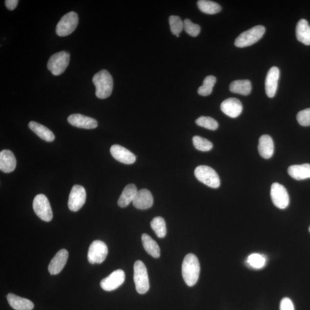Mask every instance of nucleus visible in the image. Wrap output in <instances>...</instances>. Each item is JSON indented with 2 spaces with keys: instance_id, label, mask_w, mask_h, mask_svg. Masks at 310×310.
Here are the masks:
<instances>
[{
  "instance_id": "obj_1",
  "label": "nucleus",
  "mask_w": 310,
  "mask_h": 310,
  "mask_svg": "<svg viewBox=\"0 0 310 310\" xmlns=\"http://www.w3.org/2000/svg\"><path fill=\"white\" fill-rule=\"evenodd\" d=\"M182 272L188 286H193L197 283L200 277V264L195 254L189 253L185 256L182 263Z\"/></svg>"
},
{
  "instance_id": "obj_2",
  "label": "nucleus",
  "mask_w": 310,
  "mask_h": 310,
  "mask_svg": "<svg viewBox=\"0 0 310 310\" xmlns=\"http://www.w3.org/2000/svg\"><path fill=\"white\" fill-rule=\"evenodd\" d=\"M93 83L96 86V95L99 99H105L112 94L113 78L107 70H101L94 75Z\"/></svg>"
},
{
  "instance_id": "obj_3",
  "label": "nucleus",
  "mask_w": 310,
  "mask_h": 310,
  "mask_svg": "<svg viewBox=\"0 0 310 310\" xmlns=\"http://www.w3.org/2000/svg\"><path fill=\"white\" fill-rule=\"evenodd\" d=\"M266 28L263 25H257L247 31L243 32L235 41L236 47L244 48L256 43L263 37Z\"/></svg>"
},
{
  "instance_id": "obj_4",
  "label": "nucleus",
  "mask_w": 310,
  "mask_h": 310,
  "mask_svg": "<svg viewBox=\"0 0 310 310\" xmlns=\"http://www.w3.org/2000/svg\"><path fill=\"white\" fill-rule=\"evenodd\" d=\"M134 282L137 292L145 294L149 289V282L147 269L142 261H136L134 264Z\"/></svg>"
},
{
  "instance_id": "obj_5",
  "label": "nucleus",
  "mask_w": 310,
  "mask_h": 310,
  "mask_svg": "<svg viewBox=\"0 0 310 310\" xmlns=\"http://www.w3.org/2000/svg\"><path fill=\"white\" fill-rule=\"evenodd\" d=\"M195 177L198 180L208 187L217 188L221 182L219 176L214 169L207 165H200L194 171Z\"/></svg>"
},
{
  "instance_id": "obj_6",
  "label": "nucleus",
  "mask_w": 310,
  "mask_h": 310,
  "mask_svg": "<svg viewBox=\"0 0 310 310\" xmlns=\"http://www.w3.org/2000/svg\"><path fill=\"white\" fill-rule=\"evenodd\" d=\"M70 60V55L67 52L61 51L55 54L48 60V69L54 76H60L66 70L69 64Z\"/></svg>"
},
{
  "instance_id": "obj_7",
  "label": "nucleus",
  "mask_w": 310,
  "mask_h": 310,
  "mask_svg": "<svg viewBox=\"0 0 310 310\" xmlns=\"http://www.w3.org/2000/svg\"><path fill=\"white\" fill-rule=\"evenodd\" d=\"M78 21V16L76 12L67 13L62 18L57 25V35L63 37L73 33L77 27Z\"/></svg>"
},
{
  "instance_id": "obj_8",
  "label": "nucleus",
  "mask_w": 310,
  "mask_h": 310,
  "mask_svg": "<svg viewBox=\"0 0 310 310\" xmlns=\"http://www.w3.org/2000/svg\"><path fill=\"white\" fill-rule=\"evenodd\" d=\"M33 208L35 214L41 220L50 222L53 219V211L46 196L43 194L36 196L33 202Z\"/></svg>"
},
{
  "instance_id": "obj_9",
  "label": "nucleus",
  "mask_w": 310,
  "mask_h": 310,
  "mask_svg": "<svg viewBox=\"0 0 310 310\" xmlns=\"http://www.w3.org/2000/svg\"><path fill=\"white\" fill-rule=\"evenodd\" d=\"M108 254L106 245L100 240L94 241L91 244L87 253V259L91 264H101L105 260Z\"/></svg>"
},
{
  "instance_id": "obj_10",
  "label": "nucleus",
  "mask_w": 310,
  "mask_h": 310,
  "mask_svg": "<svg viewBox=\"0 0 310 310\" xmlns=\"http://www.w3.org/2000/svg\"><path fill=\"white\" fill-rule=\"evenodd\" d=\"M273 204L280 209H285L289 204V197L286 188L278 183H274L270 188Z\"/></svg>"
},
{
  "instance_id": "obj_11",
  "label": "nucleus",
  "mask_w": 310,
  "mask_h": 310,
  "mask_svg": "<svg viewBox=\"0 0 310 310\" xmlns=\"http://www.w3.org/2000/svg\"><path fill=\"white\" fill-rule=\"evenodd\" d=\"M86 199L85 189L80 185H74L68 198V208L72 211H78L85 204Z\"/></svg>"
},
{
  "instance_id": "obj_12",
  "label": "nucleus",
  "mask_w": 310,
  "mask_h": 310,
  "mask_svg": "<svg viewBox=\"0 0 310 310\" xmlns=\"http://www.w3.org/2000/svg\"><path fill=\"white\" fill-rule=\"evenodd\" d=\"M125 279V274L124 270L117 269L101 280L100 286L105 291H112L122 286Z\"/></svg>"
},
{
  "instance_id": "obj_13",
  "label": "nucleus",
  "mask_w": 310,
  "mask_h": 310,
  "mask_svg": "<svg viewBox=\"0 0 310 310\" xmlns=\"http://www.w3.org/2000/svg\"><path fill=\"white\" fill-rule=\"evenodd\" d=\"M113 157L123 164L132 165L136 162V156L124 146L113 145L110 150Z\"/></svg>"
},
{
  "instance_id": "obj_14",
  "label": "nucleus",
  "mask_w": 310,
  "mask_h": 310,
  "mask_svg": "<svg viewBox=\"0 0 310 310\" xmlns=\"http://www.w3.org/2000/svg\"><path fill=\"white\" fill-rule=\"evenodd\" d=\"M68 257V252L66 249L58 251L48 265V271L51 275H58L62 271L67 263Z\"/></svg>"
},
{
  "instance_id": "obj_15",
  "label": "nucleus",
  "mask_w": 310,
  "mask_h": 310,
  "mask_svg": "<svg viewBox=\"0 0 310 310\" xmlns=\"http://www.w3.org/2000/svg\"><path fill=\"white\" fill-rule=\"evenodd\" d=\"M221 109L225 115L231 118H236L242 113L243 105L239 100L230 98L222 103Z\"/></svg>"
},
{
  "instance_id": "obj_16",
  "label": "nucleus",
  "mask_w": 310,
  "mask_h": 310,
  "mask_svg": "<svg viewBox=\"0 0 310 310\" xmlns=\"http://www.w3.org/2000/svg\"><path fill=\"white\" fill-rule=\"evenodd\" d=\"M67 121L71 125L77 128L91 129L96 128L98 126L96 120L81 114H73L68 116Z\"/></svg>"
},
{
  "instance_id": "obj_17",
  "label": "nucleus",
  "mask_w": 310,
  "mask_h": 310,
  "mask_svg": "<svg viewBox=\"0 0 310 310\" xmlns=\"http://www.w3.org/2000/svg\"><path fill=\"white\" fill-rule=\"evenodd\" d=\"M279 78V68L275 66L270 68L268 72L266 79V92L268 97L273 98L275 96Z\"/></svg>"
},
{
  "instance_id": "obj_18",
  "label": "nucleus",
  "mask_w": 310,
  "mask_h": 310,
  "mask_svg": "<svg viewBox=\"0 0 310 310\" xmlns=\"http://www.w3.org/2000/svg\"><path fill=\"white\" fill-rule=\"evenodd\" d=\"M153 204V198L151 192L146 189L138 191L133 201V205L140 210H146L151 207Z\"/></svg>"
},
{
  "instance_id": "obj_19",
  "label": "nucleus",
  "mask_w": 310,
  "mask_h": 310,
  "mask_svg": "<svg viewBox=\"0 0 310 310\" xmlns=\"http://www.w3.org/2000/svg\"><path fill=\"white\" fill-rule=\"evenodd\" d=\"M16 167V159L12 151L5 149L0 152V169L5 173L14 171Z\"/></svg>"
},
{
  "instance_id": "obj_20",
  "label": "nucleus",
  "mask_w": 310,
  "mask_h": 310,
  "mask_svg": "<svg viewBox=\"0 0 310 310\" xmlns=\"http://www.w3.org/2000/svg\"><path fill=\"white\" fill-rule=\"evenodd\" d=\"M258 149L260 156L264 159L271 158L274 153V144L271 137L267 135L261 136Z\"/></svg>"
},
{
  "instance_id": "obj_21",
  "label": "nucleus",
  "mask_w": 310,
  "mask_h": 310,
  "mask_svg": "<svg viewBox=\"0 0 310 310\" xmlns=\"http://www.w3.org/2000/svg\"><path fill=\"white\" fill-rule=\"evenodd\" d=\"M7 300L9 305L16 310H32L34 308V303L30 300L21 298L12 293H8Z\"/></svg>"
},
{
  "instance_id": "obj_22",
  "label": "nucleus",
  "mask_w": 310,
  "mask_h": 310,
  "mask_svg": "<svg viewBox=\"0 0 310 310\" xmlns=\"http://www.w3.org/2000/svg\"><path fill=\"white\" fill-rule=\"evenodd\" d=\"M297 40L307 45H310V26L305 19L300 20L296 28Z\"/></svg>"
},
{
  "instance_id": "obj_23",
  "label": "nucleus",
  "mask_w": 310,
  "mask_h": 310,
  "mask_svg": "<svg viewBox=\"0 0 310 310\" xmlns=\"http://www.w3.org/2000/svg\"><path fill=\"white\" fill-rule=\"evenodd\" d=\"M289 174L297 181L310 178V164L293 165L288 169Z\"/></svg>"
},
{
  "instance_id": "obj_24",
  "label": "nucleus",
  "mask_w": 310,
  "mask_h": 310,
  "mask_svg": "<svg viewBox=\"0 0 310 310\" xmlns=\"http://www.w3.org/2000/svg\"><path fill=\"white\" fill-rule=\"evenodd\" d=\"M29 128L39 138L45 142H52L55 140V135L53 132L41 124L35 122H31L28 124Z\"/></svg>"
},
{
  "instance_id": "obj_25",
  "label": "nucleus",
  "mask_w": 310,
  "mask_h": 310,
  "mask_svg": "<svg viewBox=\"0 0 310 310\" xmlns=\"http://www.w3.org/2000/svg\"><path fill=\"white\" fill-rule=\"evenodd\" d=\"M137 192L136 186L134 184L127 185L122 192L118 200V205L120 207H126L133 201Z\"/></svg>"
},
{
  "instance_id": "obj_26",
  "label": "nucleus",
  "mask_w": 310,
  "mask_h": 310,
  "mask_svg": "<svg viewBox=\"0 0 310 310\" xmlns=\"http://www.w3.org/2000/svg\"><path fill=\"white\" fill-rule=\"evenodd\" d=\"M229 88L231 92L248 96L252 91V83L249 80H237L231 83Z\"/></svg>"
},
{
  "instance_id": "obj_27",
  "label": "nucleus",
  "mask_w": 310,
  "mask_h": 310,
  "mask_svg": "<svg viewBox=\"0 0 310 310\" xmlns=\"http://www.w3.org/2000/svg\"><path fill=\"white\" fill-rule=\"evenodd\" d=\"M142 240L144 248L150 255L155 258H159L161 256V250L158 244L149 235L143 234Z\"/></svg>"
},
{
  "instance_id": "obj_28",
  "label": "nucleus",
  "mask_w": 310,
  "mask_h": 310,
  "mask_svg": "<svg viewBox=\"0 0 310 310\" xmlns=\"http://www.w3.org/2000/svg\"><path fill=\"white\" fill-rule=\"evenodd\" d=\"M197 5L200 11L206 14H216L221 11V7L219 4L208 0H200L197 2Z\"/></svg>"
},
{
  "instance_id": "obj_29",
  "label": "nucleus",
  "mask_w": 310,
  "mask_h": 310,
  "mask_svg": "<svg viewBox=\"0 0 310 310\" xmlns=\"http://www.w3.org/2000/svg\"><path fill=\"white\" fill-rule=\"evenodd\" d=\"M151 227L159 238H164L167 233L165 222L162 217H157L153 218L151 223Z\"/></svg>"
},
{
  "instance_id": "obj_30",
  "label": "nucleus",
  "mask_w": 310,
  "mask_h": 310,
  "mask_svg": "<svg viewBox=\"0 0 310 310\" xmlns=\"http://www.w3.org/2000/svg\"><path fill=\"white\" fill-rule=\"evenodd\" d=\"M216 78L208 76L205 78L203 84L198 90V93L202 96H209L213 91L214 84L216 83Z\"/></svg>"
},
{
  "instance_id": "obj_31",
  "label": "nucleus",
  "mask_w": 310,
  "mask_h": 310,
  "mask_svg": "<svg viewBox=\"0 0 310 310\" xmlns=\"http://www.w3.org/2000/svg\"><path fill=\"white\" fill-rule=\"evenodd\" d=\"M266 258L262 254L253 253L248 256L247 263L254 269H261L265 266Z\"/></svg>"
},
{
  "instance_id": "obj_32",
  "label": "nucleus",
  "mask_w": 310,
  "mask_h": 310,
  "mask_svg": "<svg viewBox=\"0 0 310 310\" xmlns=\"http://www.w3.org/2000/svg\"><path fill=\"white\" fill-rule=\"evenodd\" d=\"M192 142L195 148L199 151L202 152L209 151L213 148V144L209 140L202 138V137L195 136L192 138Z\"/></svg>"
},
{
  "instance_id": "obj_33",
  "label": "nucleus",
  "mask_w": 310,
  "mask_h": 310,
  "mask_svg": "<svg viewBox=\"0 0 310 310\" xmlns=\"http://www.w3.org/2000/svg\"><path fill=\"white\" fill-rule=\"evenodd\" d=\"M169 23L173 35H178L184 29V21L177 16H171L169 18Z\"/></svg>"
},
{
  "instance_id": "obj_34",
  "label": "nucleus",
  "mask_w": 310,
  "mask_h": 310,
  "mask_svg": "<svg viewBox=\"0 0 310 310\" xmlns=\"http://www.w3.org/2000/svg\"><path fill=\"white\" fill-rule=\"evenodd\" d=\"M195 123L199 126L211 130H217L218 128L217 121L210 117L201 116L196 120Z\"/></svg>"
},
{
  "instance_id": "obj_35",
  "label": "nucleus",
  "mask_w": 310,
  "mask_h": 310,
  "mask_svg": "<svg viewBox=\"0 0 310 310\" xmlns=\"http://www.w3.org/2000/svg\"><path fill=\"white\" fill-rule=\"evenodd\" d=\"M184 29L186 33L192 37H196L201 32L200 26L193 23L190 20L186 19L184 21Z\"/></svg>"
},
{
  "instance_id": "obj_36",
  "label": "nucleus",
  "mask_w": 310,
  "mask_h": 310,
  "mask_svg": "<svg viewBox=\"0 0 310 310\" xmlns=\"http://www.w3.org/2000/svg\"><path fill=\"white\" fill-rule=\"evenodd\" d=\"M297 121L303 126H310V108L299 112L296 116Z\"/></svg>"
},
{
  "instance_id": "obj_37",
  "label": "nucleus",
  "mask_w": 310,
  "mask_h": 310,
  "mask_svg": "<svg viewBox=\"0 0 310 310\" xmlns=\"http://www.w3.org/2000/svg\"><path fill=\"white\" fill-rule=\"evenodd\" d=\"M280 310H295L291 300L289 298H283L280 302Z\"/></svg>"
},
{
  "instance_id": "obj_38",
  "label": "nucleus",
  "mask_w": 310,
  "mask_h": 310,
  "mask_svg": "<svg viewBox=\"0 0 310 310\" xmlns=\"http://www.w3.org/2000/svg\"><path fill=\"white\" fill-rule=\"evenodd\" d=\"M18 2V0H6L5 2L6 8L10 11L15 9L17 7Z\"/></svg>"
},
{
  "instance_id": "obj_39",
  "label": "nucleus",
  "mask_w": 310,
  "mask_h": 310,
  "mask_svg": "<svg viewBox=\"0 0 310 310\" xmlns=\"http://www.w3.org/2000/svg\"><path fill=\"white\" fill-rule=\"evenodd\" d=\"M176 37H177L179 38V35H176Z\"/></svg>"
},
{
  "instance_id": "obj_40",
  "label": "nucleus",
  "mask_w": 310,
  "mask_h": 310,
  "mask_svg": "<svg viewBox=\"0 0 310 310\" xmlns=\"http://www.w3.org/2000/svg\"><path fill=\"white\" fill-rule=\"evenodd\" d=\"M309 231H310V227H309Z\"/></svg>"
}]
</instances>
